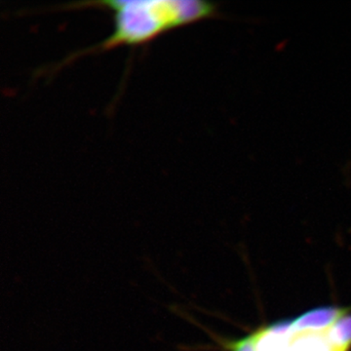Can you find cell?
<instances>
[{
    "label": "cell",
    "mask_w": 351,
    "mask_h": 351,
    "mask_svg": "<svg viewBox=\"0 0 351 351\" xmlns=\"http://www.w3.org/2000/svg\"><path fill=\"white\" fill-rule=\"evenodd\" d=\"M108 9L112 12L113 31L101 43L71 55L60 66L78 58L98 54L121 46L151 43L165 32L217 17L218 3L205 0H112L69 4L64 9Z\"/></svg>",
    "instance_id": "1"
}]
</instances>
